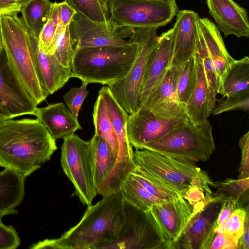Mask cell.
<instances>
[{
	"instance_id": "cell-11",
	"label": "cell",
	"mask_w": 249,
	"mask_h": 249,
	"mask_svg": "<svg viewBox=\"0 0 249 249\" xmlns=\"http://www.w3.org/2000/svg\"><path fill=\"white\" fill-rule=\"evenodd\" d=\"M143 212L164 249L177 248L187 225L196 214L181 195L155 204Z\"/></svg>"
},
{
	"instance_id": "cell-46",
	"label": "cell",
	"mask_w": 249,
	"mask_h": 249,
	"mask_svg": "<svg viewBox=\"0 0 249 249\" xmlns=\"http://www.w3.org/2000/svg\"><path fill=\"white\" fill-rule=\"evenodd\" d=\"M247 213L244 222L243 233L238 241V249H249V216Z\"/></svg>"
},
{
	"instance_id": "cell-45",
	"label": "cell",
	"mask_w": 249,
	"mask_h": 249,
	"mask_svg": "<svg viewBox=\"0 0 249 249\" xmlns=\"http://www.w3.org/2000/svg\"><path fill=\"white\" fill-rule=\"evenodd\" d=\"M239 207H243L238 201L228 200L223 202L216 221L215 228L223 225L229 218L232 213Z\"/></svg>"
},
{
	"instance_id": "cell-38",
	"label": "cell",
	"mask_w": 249,
	"mask_h": 249,
	"mask_svg": "<svg viewBox=\"0 0 249 249\" xmlns=\"http://www.w3.org/2000/svg\"><path fill=\"white\" fill-rule=\"evenodd\" d=\"M195 52L197 53L202 59L204 69L209 84L216 93H219L220 85L212 60L206 48L199 24Z\"/></svg>"
},
{
	"instance_id": "cell-31",
	"label": "cell",
	"mask_w": 249,
	"mask_h": 249,
	"mask_svg": "<svg viewBox=\"0 0 249 249\" xmlns=\"http://www.w3.org/2000/svg\"><path fill=\"white\" fill-rule=\"evenodd\" d=\"M92 116L94 134L105 140L116 157L118 150L116 137L105 100L100 94L94 104Z\"/></svg>"
},
{
	"instance_id": "cell-33",
	"label": "cell",
	"mask_w": 249,
	"mask_h": 249,
	"mask_svg": "<svg viewBox=\"0 0 249 249\" xmlns=\"http://www.w3.org/2000/svg\"><path fill=\"white\" fill-rule=\"evenodd\" d=\"M49 54L63 67L71 69L74 51L71 39L69 25L63 29L56 30L53 44Z\"/></svg>"
},
{
	"instance_id": "cell-23",
	"label": "cell",
	"mask_w": 249,
	"mask_h": 249,
	"mask_svg": "<svg viewBox=\"0 0 249 249\" xmlns=\"http://www.w3.org/2000/svg\"><path fill=\"white\" fill-rule=\"evenodd\" d=\"M33 115L42 124L55 141L82 129L77 119L62 102L41 108L36 107Z\"/></svg>"
},
{
	"instance_id": "cell-40",
	"label": "cell",
	"mask_w": 249,
	"mask_h": 249,
	"mask_svg": "<svg viewBox=\"0 0 249 249\" xmlns=\"http://www.w3.org/2000/svg\"><path fill=\"white\" fill-rule=\"evenodd\" d=\"M88 85L86 82H82L80 87L71 88L63 96L68 109L76 119L78 118L82 105L89 94Z\"/></svg>"
},
{
	"instance_id": "cell-13",
	"label": "cell",
	"mask_w": 249,
	"mask_h": 249,
	"mask_svg": "<svg viewBox=\"0 0 249 249\" xmlns=\"http://www.w3.org/2000/svg\"><path fill=\"white\" fill-rule=\"evenodd\" d=\"M188 120L186 116L162 117L142 106H139L128 116L127 129L129 142L135 149H142L145 145L161 138Z\"/></svg>"
},
{
	"instance_id": "cell-28",
	"label": "cell",
	"mask_w": 249,
	"mask_h": 249,
	"mask_svg": "<svg viewBox=\"0 0 249 249\" xmlns=\"http://www.w3.org/2000/svg\"><path fill=\"white\" fill-rule=\"evenodd\" d=\"M52 3L49 0H28L21 7V18L30 35L38 38L48 20Z\"/></svg>"
},
{
	"instance_id": "cell-43",
	"label": "cell",
	"mask_w": 249,
	"mask_h": 249,
	"mask_svg": "<svg viewBox=\"0 0 249 249\" xmlns=\"http://www.w3.org/2000/svg\"><path fill=\"white\" fill-rule=\"evenodd\" d=\"M239 240L232 236L219 232L215 235L209 249H238Z\"/></svg>"
},
{
	"instance_id": "cell-2",
	"label": "cell",
	"mask_w": 249,
	"mask_h": 249,
	"mask_svg": "<svg viewBox=\"0 0 249 249\" xmlns=\"http://www.w3.org/2000/svg\"><path fill=\"white\" fill-rule=\"evenodd\" d=\"M55 140L38 119H8L0 123V166L25 178L49 160Z\"/></svg>"
},
{
	"instance_id": "cell-10",
	"label": "cell",
	"mask_w": 249,
	"mask_h": 249,
	"mask_svg": "<svg viewBox=\"0 0 249 249\" xmlns=\"http://www.w3.org/2000/svg\"><path fill=\"white\" fill-rule=\"evenodd\" d=\"M99 94L105 100L118 144L115 166L101 194L104 197L119 192L123 183L136 166L133 146L127 134L129 114L119 103L108 86H103Z\"/></svg>"
},
{
	"instance_id": "cell-24",
	"label": "cell",
	"mask_w": 249,
	"mask_h": 249,
	"mask_svg": "<svg viewBox=\"0 0 249 249\" xmlns=\"http://www.w3.org/2000/svg\"><path fill=\"white\" fill-rule=\"evenodd\" d=\"M198 24L221 88L224 77L234 59L228 53L220 31L212 21L207 18H199Z\"/></svg>"
},
{
	"instance_id": "cell-29",
	"label": "cell",
	"mask_w": 249,
	"mask_h": 249,
	"mask_svg": "<svg viewBox=\"0 0 249 249\" xmlns=\"http://www.w3.org/2000/svg\"><path fill=\"white\" fill-rule=\"evenodd\" d=\"M211 187L216 190L210 198L211 202L222 203L228 200H234L240 203L244 207L243 203L246 202V195L249 188V178L237 179L226 178L223 181H212ZM245 208V207H244Z\"/></svg>"
},
{
	"instance_id": "cell-6",
	"label": "cell",
	"mask_w": 249,
	"mask_h": 249,
	"mask_svg": "<svg viewBox=\"0 0 249 249\" xmlns=\"http://www.w3.org/2000/svg\"><path fill=\"white\" fill-rule=\"evenodd\" d=\"M215 148L212 126L208 120L200 125L188 120L142 149L196 162L208 160Z\"/></svg>"
},
{
	"instance_id": "cell-15",
	"label": "cell",
	"mask_w": 249,
	"mask_h": 249,
	"mask_svg": "<svg viewBox=\"0 0 249 249\" xmlns=\"http://www.w3.org/2000/svg\"><path fill=\"white\" fill-rule=\"evenodd\" d=\"M152 233H155L144 212L124 201L122 223L109 249L162 248L152 239Z\"/></svg>"
},
{
	"instance_id": "cell-48",
	"label": "cell",
	"mask_w": 249,
	"mask_h": 249,
	"mask_svg": "<svg viewBox=\"0 0 249 249\" xmlns=\"http://www.w3.org/2000/svg\"><path fill=\"white\" fill-rule=\"evenodd\" d=\"M99 1L106 13L109 16V12L107 7L109 0H99Z\"/></svg>"
},
{
	"instance_id": "cell-16",
	"label": "cell",
	"mask_w": 249,
	"mask_h": 249,
	"mask_svg": "<svg viewBox=\"0 0 249 249\" xmlns=\"http://www.w3.org/2000/svg\"><path fill=\"white\" fill-rule=\"evenodd\" d=\"M182 67H170L141 106L164 117L186 116L184 106L179 103L177 96V84Z\"/></svg>"
},
{
	"instance_id": "cell-4",
	"label": "cell",
	"mask_w": 249,
	"mask_h": 249,
	"mask_svg": "<svg viewBox=\"0 0 249 249\" xmlns=\"http://www.w3.org/2000/svg\"><path fill=\"white\" fill-rule=\"evenodd\" d=\"M19 12L0 14V31L8 61L28 94L38 105L48 95L42 89L36 72L31 35Z\"/></svg>"
},
{
	"instance_id": "cell-17",
	"label": "cell",
	"mask_w": 249,
	"mask_h": 249,
	"mask_svg": "<svg viewBox=\"0 0 249 249\" xmlns=\"http://www.w3.org/2000/svg\"><path fill=\"white\" fill-rule=\"evenodd\" d=\"M222 203L210 202L196 213L187 225L178 245L185 249H209L216 235L214 230Z\"/></svg>"
},
{
	"instance_id": "cell-8",
	"label": "cell",
	"mask_w": 249,
	"mask_h": 249,
	"mask_svg": "<svg viewBox=\"0 0 249 249\" xmlns=\"http://www.w3.org/2000/svg\"><path fill=\"white\" fill-rule=\"evenodd\" d=\"M156 27L130 29L129 39L138 45L136 57L128 73L123 78L108 86L119 103L128 114L139 107L141 88L149 55L157 42Z\"/></svg>"
},
{
	"instance_id": "cell-14",
	"label": "cell",
	"mask_w": 249,
	"mask_h": 249,
	"mask_svg": "<svg viewBox=\"0 0 249 249\" xmlns=\"http://www.w3.org/2000/svg\"><path fill=\"white\" fill-rule=\"evenodd\" d=\"M37 106L12 69L3 50L0 53V114L6 119L33 115Z\"/></svg>"
},
{
	"instance_id": "cell-32",
	"label": "cell",
	"mask_w": 249,
	"mask_h": 249,
	"mask_svg": "<svg viewBox=\"0 0 249 249\" xmlns=\"http://www.w3.org/2000/svg\"><path fill=\"white\" fill-rule=\"evenodd\" d=\"M197 70L194 55L183 66L177 88V96L184 106L189 100L197 82Z\"/></svg>"
},
{
	"instance_id": "cell-51",
	"label": "cell",
	"mask_w": 249,
	"mask_h": 249,
	"mask_svg": "<svg viewBox=\"0 0 249 249\" xmlns=\"http://www.w3.org/2000/svg\"><path fill=\"white\" fill-rule=\"evenodd\" d=\"M4 120H6V118L2 116L1 114H0V123H1L2 121H4Z\"/></svg>"
},
{
	"instance_id": "cell-30",
	"label": "cell",
	"mask_w": 249,
	"mask_h": 249,
	"mask_svg": "<svg viewBox=\"0 0 249 249\" xmlns=\"http://www.w3.org/2000/svg\"><path fill=\"white\" fill-rule=\"evenodd\" d=\"M120 191L124 201L146 212L155 204L164 200L154 196L141 185L131 173L121 185Z\"/></svg>"
},
{
	"instance_id": "cell-37",
	"label": "cell",
	"mask_w": 249,
	"mask_h": 249,
	"mask_svg": "<svg viewBox=\"0 0 249 249\" xmlns=\"http://www.w3.org/2000/svg\"><path fill=\"white\" fill-rule=\"evenodd\" d=\"M225 99L217 100L211 114L217 115L235 109L248 111L249 109V90L244 91L225 97Z\"/></svg>"
},
{
	"instance_id": "cell-47",
	"label": "cell",
	"mask_w": 249,
	"mask_h": 249,
	"mask_svg": "<svg viewBox=\"0 0 249 249\" xmlns=\"http://www.w3.org/2000/svg\"><path fill=\"white\" fill-rule=\"evenodd\" d=\"M21 8L17 0H0V14L13 11L20 12Z\"/></svg>"
},
{
	"instance_id": "cell-22",
	"label": "cell",
	"mask_w": 249,
	"mask_h": 249,
	"mask_svg": "<svg viewBox=\"0 0 249 249\" xmlns=\"http://www.w3.org/2000/svg\"><path fill=\"white\" fill-rule=\"evenodd\" d=\"M35 69L42 89L48 96L62 88L71 77V69L61 65L52 55L39 48L38 38L31 36Z\"/></svg>"
},
{
	"instance_id": "cell-49",
	"label": "cell",
	"mask_w": 249,
	"mask_h": 249,
	"mask_svg": "<svg viewBox=\"0 0 249 249\" xmlns=\"http://www.w3.org/2000/svg\"><path fill=\"white\" fill-rule=\"evenodd\" d=\"M3 50V44H2L1 33H0V53L2 52Z\"/></svg>"
},
{
	"instance_id": "cell-52",
	"label": "cell",
	"mask_w": 249,
	"mask_h": 249,
	"mask_svg": "<svg viewBox=\"0 0 249 249\" xmlns=\"http://www.w3.org/2000/svg\"><path fill=\"white\" fill-rule=\"evenodd\" d=\"M167 0V1H173L175 0Z\"/></svg>"
},
{
	"instance_id": "cell-39",
	"label": "cell",
	"mask_w": 249,
	"mask_h": 249,
	"mask_svg": "<svg viewBox=\"0 0 249 249\" xmlns=\"http://www.w3.org/2000/svg\"><path fill=\"white\" fill-rule=\"evenodd\" d=\"M248 212L249 206L237 208L223 225L214 230V233H225L239 240L243 233L245 219Z\"/></svg>"
},
{
	"instance_id": "cell-36",
	"label": "cell",
	"mask_w": 249,
	"mask_h": 249,
	"mask_svg": "<svg viewBox=\"0 0 249 249\" xmlns=\"http://www.w3.org/2000/svg\"><path fill=\"white\" fill-rule=\"evenodd\" d=\"M67 4L90 20L106 22L109 16L106 13L99 0H65Z\"/></svg>"
},
{
	"instance_id": "cell-5",
	"label": "cell",
	"mask_w": 249,
	"mask_h": 249,
	"mask_svg": "<svg viewBox=\"0 0 249 249\" xmlns=\"http://www.w3.org/2000/svg\"><path fill=\"white\" fill-rule=\"evenodd\" d=\"M135 169L183 196L194 185L211 187L212 180L196 162L177 159L147 149L134 151Z\"/></svg>"
},
{
	"instance_id": "cell-25",
	"label": "cell",
	"mask_w": 249,
	"mask_h": 249,
	"mask_svg": "<svg viewBox=\"0 0 249 249\" xmlns=\"http://www.w3.org/2000/svg\"><path fill=\"white\" fill-rule=\"evenodd\" d=\"M25 177L12 169L0 172V222L7 215L17 213L25 194Z\"/></svg>"
},
{
	"instance_id": "cell-12",
	"label": "cell",
	"mask_w": 249,
	"mask_h": 249,
	"mask_svg": "<svg viewBox=\"0 0 249 249\" xmlns=\"http://www.w3.org/2000/svg\"><path fill=\"white\" fill-rule=\"evenodd\" d=\"M69 32L73 49L75 48H93L122 46L131 42L130 28L118 27L109 20L97 22L76 13L70 25Z\"/></svg>"
},
{
	"instance_id": "cell-26",
	"label": "cell",
	"mask_w": 249,
	"mask_h": 249,
	"mask_svg": "<svg viewBox=\"0 0 249 249\" xmlns=\"http://www.w3.org/2000/svg\"><path fill=\"white\" fill-rule=\"evenodd\" d=\"M90 141L94 180L97 193L100 195L115 166L116 157L101 137L94 134Z\"/></svg>"
},
{
	"instance_id": "cell-20",
	"label": "cell",
	"mask_w": 249,
	"mask_h": 249,
	"mask_svg": "<svg viewBox=\"0 0 249 249\" xmlns=\"http://www.w3.org/2000/svg\"><path fill=\"white\" fill-rule=\"evenodd\" d=\"M197 70V82L190 98L184 106L188 120L196 124L208 120L217 101L216 93L209 83L203 60L195 52Z\"/></svg>"
},
{
	"instance_id": "cell-35",
	"label": "cell",
	"mask_w": 249,
	"mask_h": 249,
	"mask_svg": "<svg viewBox=\"0 0 249 249\" xmlns=\"http://www.w3.org/2000/svg\"><path fill=\"white\" fill-rule=\"evenodd\" d=\"M59 22L57 3H52L50 17L41 29L38 44L41 50L49 54L53 44Z\"/></svg>"
},
{
	"instance_id": "cell-9",
	"label": "cell",
	"mask_w": 249,
	"mask_h": 249,
	"mask_svg": "<svg viewBox=\"0 0 249 249\" xmlns=\"http://www.w3.org/2000/svg\"><path fill=\"white\" fill-rule=\"evenodd\" d=\"M109 20L118 27H156L168 23L176 15L175 0H109Z\"/></svg>"
},
{
	"instance_id": "cell-19",
	"label": "cell",
	"mask_w": 249,
	"mask_h": 249,
	"mask_svg": "<svg viewBox=\"0 0 249 249\" xmlns=\"http://www.w3.org/2000/svg\"><path fill=\"white\" fill-rule=\"evenodd\" d=\"M173 55L172 29L159 36L146 63L140 92L139 106L162 79L170 67Z\"/></svg>"
},
{
	"instance_id": "cell-1",
	"label": "cell",
	"mask_w": 249,
	"mask_h": 249,
	"mask_svg": "<svg viewBox=\"0 0 249 249\" xmlns=\"http://www.w3.org/2000/svg\"><path fill=\"white\" fill-rule=\"evenodd\" d=\"M124 201L120 191L88 206L80 221L58 238L33 244L31 249H109L122 223Z\"/></svg>"
},
{
	"instance_id": "cell-41",
	"label": "cell",
	"mask_w": 249,
	"mask_h": 249,
	"mask_svg": "<svg viewBox=\"0 0 249 249\" xmlns=\"http://www.w3.org/2000/svg\"><path fill=\"white\" fill-rule=\"evenodd\" d=\"M20 244V238L16 229L0 222V249H15Z\"/></svg>"
},
{
	"instance_id": "cell-27",
	"label": "cell",
	"mask_w": 249,
	"mask_h": 249,
	"mask_svg": "<svg viewBox=\"0 0 249 249\" xmlns=\"http://www.w3.org/2000/svg\"><path fill=\"white\" fill-rule=\"evenodd\" d=\"M249 58L246 56L232 62L225 74L219 93L223 98L249 90Z\"/></svg>"
},
{
	"instance_id": "cell-34",
	"label": "cell",
	"mask_w": 249,
	"mask_h": 249,
	"mask_svg": "<svg viewBox=\"0 0 249 249\" xmlns=\"http://www.w3.org/2000/svg\"><path fill=\"white\" fill-rule=\"evenodd\" d=\"M131 173L141 185L159 199L165 200L179 196L175 191L168 188L160 181L146 173L135 168Z\"/></svg>"
},
{
	"instance_id": "cell-50",
	"label": "cell",
	"mask_w": 249,
	"mask_h": 249,
	"mask_svg": "<svg viewBox=\"0 0 249 249\" xmlns=\"http://www.w3.org/2000/svg\"><path fill=\"white\" fill-rule=\"evenodd\" d=\"M27 0H17V1L21 5V7Z\"/></svg>"
},
{
	"instance_id": "cell-21",
	"label": "cell",
	"mask_w": 249,
	"mask_h": 249,
	"mask_svg": "<svg viewBox=\"0 0 249 249\" xmlns=\"http://www.w3.org/2000/svg\"><path fill=\"white\" fill-rule=\"evenodd\" d=\"M209 13L219 31L225 36H249V21L246 10L233 0H206Z\"/></svg>"
},
{
	"instance_id": "cell-42",
	"label": "cell",
	"mask_w": 249,
	"mask_h": 249,
	"mask_svg": "<svg viewBox=\"0 0 249 249\" xmlns=\"http://www.w3.org/2000/svg\"><path fill=\"white\" fill-rule=\"evenodd\" d=\"M239 146L242 156L238 178H249V131L240 138Z\"/></svg>"
},
{
	"instance_id": "cell-7",
	"label": "cell",
	"mask_w": 249,
	"mask_h": 249,
	"mask_svg": "<svg viewBox=\"0 0 249 249\" xmlns=\"http://www.w3.org/2000/svg\"><path fill=\"white\" fill-rule=\"evenodd\" d=\"M62 169L73 185L74 195L81 202L91 205L98 194L94 180L90 141L72 134L63 138L61 146Z\"/></svg>"
},
{
	"instance_id": "cell-44",
	"label": "cell",
	"mask_w": 249,
	"mask_h": 249,
	"mask_svg": "<svg viewBox=\"0 0 249 249\" xmlns=\"http://www.w3.org/2000/svg\"><path fill=\"white\" fill-rule=\"evenodd\" d=\"M59 22L57 30L65 28L70 25L73 16L77 13L64 1L57 3Z\"/></svg>"
},
{
	"instance_id": "cell-3",
	"label": "cell",
	"mask_w": 249,
	"mask_h": 249,
	"mask_svg": "<svg viewBox=\"0 0 249 249\" xmlns=\"http://www.w3.org/2000/svg\"><path fill=\"white\" fill-rule=\"evenodd\" d=\"M75 48L71 65V77L82 82L107 86L124 77L136 57L138 45Z\"/></svg>"
},
{
	"instance_id": "cell-18",
	"label": "cell",
	"mask_w": 249,
	"mask_h": 249,
	"mask_svg": "<svg viewBox=\"0 0 249 249\" xmlns=\"http://www.w3.org/2000/svg\"><path fill=\"white\" fill-rule=\"evenodd\" d=\"M172 28L173 55L170 67H181L195 53L198 29V15L189 10L178 11Z\"/></svg>"
}]
</instances>
